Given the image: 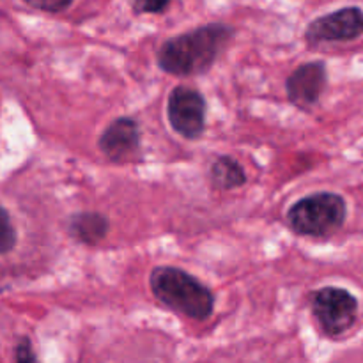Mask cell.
<instances>
[{"instance_id": "5bb4252c", "label": "cell", "mask_w": 363, "mask_h": 363, "mask_svg": "<svg viewBox=\"0 0 363 363\" xmlns=\"http://www.w3.org/2000/svg\"><path fill=\"white\" fill-rule=\"evenodd\" d=\"M170 0H131L135 13H162L167 9Z\"/></svg>"}, {"instance_id": "7a4b0ae2", "label": "cell", "mask_w": 363, "mask_h": 363, "mask_svg": "<svg viewBox=\"0 0 363 363\" xmlns=\"http://www.w3.org/2000/svg\"><path fill=\"white\" fill-rule=\"evenodd\" d=\"M149 286L158 301L170 311L195 321H204L213 314V293L195 277L172 266H158L149 277Z\"/></svg>"}, {"instance_id": "7c38bea8", "label": "cell", "mask_w": 363, "mask_h": 363, "mask_svg": "<svg viewBox=\"0 0 363 363\" xmlns=\"http://www.w3.org/2000/svg\"><path fill=\"white\" fill-rule=\"evenodd\" d=\"M23 2L34 9L46 11V13H59V11L67 9L73 4V0H23Z\"/></svg>"}, {"instance_id": "277c9868", "label": "cell", "mask_w": 363, "mask_h": 363, "mask_svg": "<svg viewBox=\"0 0 363 363\" xmlns=\"http://www.w3.org/2000/svg\"><path fill=\"white\" fill-rule=\"evenodd\" d=\"M311 307L323 333L328 337L344 335L357 321V298L340 287H323L315 291L311 296Z\"/></svg>"}, {"instance_id": "3957f363", "label": "cell", "mask_w": 363, "mask_h": 363, "mask_svg": "<svg viewBox=\"0 0 363 363\" xmlns=\"http://www.w3.org/2000/svg\"><path fill=\"white\" fill-rule=\"evenodd\" d=\"M346 201L340 195L323 191L308 195L291 206L287 222L301 236L325 238L333 234L346 222Z\"/></svg>"}, {"instance_id": "4fadbf2b", "label": "cell", "mask_w": 363, "mask_h": 363, "mask_svg": "<svg viewBox=\"0 0 363 363\" xmlns=\"http://www.w3.org/2000/svg\"><path fill=\"white\" fill-rule=\"evenodd\" d=\"M14 363H39L35 358L34 350H32L30 340L25 337L14 347Z\"/></svg>"}, {"instance_id": "9c48e42d", "label": "cell", "mask_w": 363, "mask_h": 363, "mask_svg": "<svg viewBox=\"0 0 363 363\" xmlns=\"http://www.w3.org/2000/svg\"><path fill=\"white\" fill-rule=\"evenodd\" d=\"M71 236L80 243L96 245L108 233V222L99 213H78L69 220Z\"/></svg>"}, {"instance_id": "ba28073f", "label": "cell", "mask_w": 363, "mask_h": 363, "mask_svg": "<svg viewBox=\"0 0 363 363\" xmlns=\"http://www.w3.org/2000/svg\"><path fill=\"white\" fill-rule=\"evenodd\" d=\"M326 85V67L323 62L301 64L287 78V96L298 106H312L321 98Z\"/></svg>"}, {"instance_id": "8992f818", "label": "cell", "mask_w": 363, "mask_h": 363, "mask_svg": "<svg viewBox=\"0 0 363 363\" xmlns=\"http://www.w3.org/2000/svg\"><path fill=\"white\" fill-rule=\"evenodd\" d=\"M363 34V11L360 7H344L321 18H315L307 27L308 43L353 41Z\"/></svg>"}, {"instance_id": "6da1fadb", "label": "cell", "mask_w": 363, "mask_h": 363, "mask_svg": "<svg viewBox=\"0 0 363 363\" xmlns=\"http://www.w3.org/2000/svg\"><path fill=\"white\" fill-rule=\"evenodd\" d=\"M233 35V28L222 23L204 25L186 34L176 35L160 48V67L177 77L204 73L215 64Z\"/></svg>"}, {"instance_id": "5b68a950", "label": "cell", "mask_w": 363, "mask_h": 363, "mask_svg": "<svg viewBox=\"0 0 363 363\" xmlns=\"http://www.w3.org/2000/svg\"><path fill=\"white\" fill-rule=\"evenodd\" d=\"M170 126L184 138L201 137L206 128V101L201 92L190 87H176L167 105Z\"/></svg>"}, {"instance_id": "8fae6325", "label": "cell", "mask_w": 363, "mask_h": 363, "mask_svg": "<svg viewBox=\"0 0 363 363\" xmlns=\"http://www.w3.org/2000/svg\"><path fill=\"white\" fill-rule=\"evenodd\" d=\"M16 245V230L11 223L9 213L0 208V255L11 252Z\"/></svg>"}, {"instance_id": "30bf717a", "label": "cell", "mask_w": 363, "mask_h": 363, "mask_svg": "<svg viewBox=\"0 0 363 363\" xmlns=\"http://www.w3.org/2000/svg\"><path fill=\"white\" fill-rule=\"evenodd\" d=\"M211 181L215 183V186L222 188V190H233V188L245 184L247 176L236 160L222 156L211 165Z\"/></svg>"}, {"instance_id": "52a82bcc", "label": "cell", "mask_w": 363, "mask_h": 363, "mask_svg": "<svg viewBox=\"0 0 363 363\" xmlns=\"http://www.w3.org/2000/svg\"><path fill=\"white\" fill-rule=\"evenodd\" d=\"M99 147L113 162H124L137 155L140 147V128L130 117L116 119L103 131Z\"/></svg>"}]
</instances>
